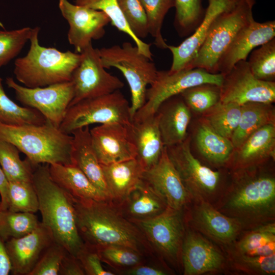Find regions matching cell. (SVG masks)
Wrapping results in <instances>:
<instances>
[{"label": "cell", "instance_id": "cell-1", "mask_svg": "<svg viewBox=\"0 0 275 275\" xmlns=\"http://www.w3.org/2000/svg\"><path fill=\"white\" fill-rule=\"evenodd\" d=\"M265 164L231 171L230 184L213 205L243 232L274 222L275 177Z\"/></svg>", "mask_w": 275, "mask_h": 275}, {"label": "cell", "instance_id": "cell-2", "mask_svg": "<svg viewBox=\"0 0 275 275\" xmlns=\"http://www.w3.org/2000/svg\"><path fill=\"white\" fill-rule=\"evenodd\" d=\"M72 200L78 231L86 245L94 249L119 245L140 253L142 232L109 201Z\"/></svg>", "mask_w": 275, "mask_h": 275}, {"label": "cell", "instance_id": "cell-3", "mask_svg": "<svg viewBox=\"0 0 275 275\" xmlns=\"http://www.w3.org/2000/svg\"><path fill=\"white\" fill-rule=\"evenodd\" d=\"M32 183L36 191L41 223L54 241L76 257L85 246L76 226L73 201L52 179L48 164L34 167Z\"/></svg>", "mask_w": 275, "mask_h": 275}, {"label": "cell", "instance_id": "cell-4", "mask_svg": "<svg viewBox=\"0 0 275 275\" xmlns=\"http://www.w3.org/2000/svg\"><path fill=\"white\" fill-rule=\"evenodd\" d=\"M0 139L15 146L33 166L54 163L73 165L72 134L63 132L47 120L39 125L0 123Z\"/></svg>", "mask_w": 275, "mask_h": 275}, {"label": "cell", "instance_id": "cell-5", "mask_svg": "<svg viewBox=\"0 0 275 275\" xmlns=\"http://www.w3.org/2000/svg\"><path fill=\"white\" fill-rule=\"evenodd\" d=\"M39 31V27L34 28L28 53L15 61L16 78L31 88L71 81L72 73L80 62V53L41 46Z\"/></svg>", "mask_w": 275, "mask_h": 275}, {"label": "cell", "instance_id": "cell-6", "mask_svg": "<svg viewBox=\"0 0 275 275\" xmlns=\"http://www.w3.org/2000/svg\"><path fill=\"white\" fill-rule=\"evenodd\" d=\"M255 0H240L214 20L196 56L186 69L202 68L219 73L218 62L239 31L253 21Z\"/></svg>", "mask_w": 275, "mask_h": 275}, {"label": "cell", "instance_id": "cell-7", "mask_svg": "<svg viewBox=\"0 0 275 275\" xmlns=\"http://www.w3.org/2000/svg\"><path fill=\"white\" fill-rule=\"evenodd\" d=\"M101 64L105 69L117 68L123 73L130 87L132 120L144 104L147 86L155 79L158 70L153 60L141 53L130 42L99 49Z\"/></svg>", "mask_w": 275, "mask_h": 275}, {"label": "cell", "instance_id": "cell-8", "mask_svg": "<svg viewBox=\"0 0 275 275\" xmlns=\"http://www.w3.org/2000/svg\"><path fill=\"white\" fill-rule=\"evenodd\" d=\"M191 138L166 147L168 156L177 170L192 200H201L214 205L225 189L223 175L203 164L193 154Z\"/></svg>", "mask_w": 275, "mask_h": 275}, {"label": "cell", "instance_id": "cell-9", "mask_svg": "<svg viewBox=\"0 0 275 275\" xmlns=\"http://www.w3.org/2000/svg\"><path fill=\"white\" fill-rule=\"evenodd\" d=\"M131 122L130 105L119 90L69 107L59 129L71 134L74 130L92 124L119 123L128 125Z\"/></svg>", "mask_w": 275, "mask_h": 275}, {"label": "cell", "instance_id": "cell-10", "mask_svg": "<svg viewBox=\"0 0 275 275\" xmlns=\"http://www.w3.org/2000/svg\"><path fill=\"white\" fill-rule=\"evenodd\" d=\"M223 80L221 73H211L202 68L174 72L158 71L155 79L147 89L144 104L135 113L131 121H139L154 115L164 101L189 88L203 84L221 87Z\"/></svg>", "mask_w": 275, "mask_h": 275}, {"label": "cell", "instance_id": "cell-11", "mask_svg": "<svg viewBox=\"0 0 275 275\" xmlns=\"http://www.w3.org/2000/svg\"><path fill=\"white\" fill-rule=\"evenodd\" d=\"M80 54V62L71 79L74 96L69 107L85 99L110 94L124 87L123 81L105 70L99 49L94 48L92 44Z\"/></svg>", "mask_w": 275, "mask_h": 275}, {"label": "cell", "instance_id": "cell-12", "mask_svg": "<svg viewBox=\"0 0 275 275\" xmlns=\"http://www.w3.org/2000/svg\"><path fill=\"white\" fill-rule=\"evenodd\" d=\"M6 83L14 91L16 99L21 104L37 110L47 121L59 128L73 98L71 81L31 88L18 84L9 77Z\"/></svg>", "mask_w": 275, "mask_h": 275}, {"label": "cell", "instance_id": "cell-13", "mask_svg": "<svg viewBox=\"0 0 275 275\" xmlns=\"http://www.w3.org/2000/svg\"><path fill=\"white\" fill-rule=\"evenodd\" d=\"M220 90L222 102L241 105L248 102L273 103L275 101V81L256 78L246 60L238 62L223 75Z\"/></svg>", "mask_w": 275, "mask_h": 275}, {"label": "cell", "instance_id": "cell-14", "mask_svg": "<svg viewBox=\"0 0 275 275\" xmlns=\"http://www.w3.org/2000/svg\"><path fill=\"white\" fill-rule=\"evenodd\" d=\"M181 212L167 207L154 217L132 221L162 255L174 262L181 256L185 232Z\"/></svg>", "mask_w": 275, "mask_h": 275}, {"label": "cell", "instance_id": "cell-15", "mask_svg": "<svg viewBox=\"0 0 275 275\" xmlns=\"http://www.w3.org/2000/svg\"><path fill=\"white\" fill-rule=\"evenodd\" d=\"M59 6L69 25L68 40L76 53H80L93 40L102 38L105 27L111 22L109 17L101 11L73 5L67 0H59Z\"/></svg>", "mask_w": 275, "mask_h": 275}, {"label": "cell", "instance_id": "cell-16", "mask_svg": "<svg viewBox=\"0 0 275 275\" xmlns=\"http://www.w3.org/2000/svg\"><path fill=\"white\" fill-rule=\"evenodd\" d=\"M188 211L189 226L223 246L232 245L243 230L234 218L218 211L211 204L191 200Z\"/></svg>", "mask_w": 275, "mask_h": 275}, {"label": "cell", "instance_id": "cell-17", "mask_svg": "<svg viewBox=\"0 0 275 275\" xmlns=\"http://www.w3.org/2000/svg\"><path fill=\"white\" fill-rule=\"evenodd\" d=\"M90 132L92 146L101 164L136 158V149L127 125L100 124Z\"/></svg>", "mask_w": 275, "mask_h": 275}, {"label": "cell", "instance_id": "cell-18", "mask_svg": "<svg viewBox=\"0 0 275 275\" xmlns=\"http://www.w3.org/2000/svg\"><path fill=\"white\" fill-rule=\"evenodd\" d=\"M185 230L181 257L184 275H199L219 271L227 260L223 253L208 239L188 227Z\"/></svg>", "mask_w": 275, "mask_h": 275}, {"label": "cell", "instance_id": "cell-19", "mask_svg": "<svg viewBox=\"0 0 275 275\" xmlns=\"http://www.w3.org/2000/svg\"><path fill=\"white\" fill-rule=\"evenodd\" d=\"M143 180L161 197L169 208L182 210L192 200L168 156L166 146L158 162L144 171Z\"/></svg>", "mask_w": 275, "mask_h": 275}, {"label": "cell", "instance_id": "cell-20", "mask_svg": "<svg viewBox=\"0 0 275 275\" xmlns=\"http://www.w3.org/2000/svg\"><path fill=\"white\" fill-rule=\"evenodd\" d=\"M54 241L50 231L40 222L28 234L5 242L14 275H29L45 250Z\"/></svg>", "mask_w": 275, "mask_h": 275}, {"label": "cell", "instance_id": "cell-21", "mask_svg": "<svg viewBox=\"0 0 275 275\" xmlns=\"http://www.w3.org/2000/svg\"><path fill=\"white\" fill-rule=\"evenodd\" d=\"M275 36V21L258 22L254 20L243 28L221 58L218 72L224 75L238 62L246 60L249 54L256 47Z\"/></svg>", "mask_w": 275, "mask_h": 275}, {"label": "cell", "instance_id": "cell-22", "mask_svg": "<svg viewBox=\"0 0 275 275\" xmlns=\"http://www.w3.org/2000/svg\"><path fill=\"white\" fill-rule=\"evenodd\" d=\"M208 5L203 18L194 33L179 45H168L173 62L169 70L174 72L186 69L196 56L212 23L224 11L235 6L240 0H208Z\"/></svg>", "mask_w": 275, "mask_h": 275}, {"label": "cell", "instance_id": "cell-23", "mask_svg": "<svg viewBox=\"0 0 275 275\" xmlns=\"http://www.w3.org/2000/svg\"><path fill=\"white\" fill-rule=\"evenodd\" d=\"M275 156V125L261 127L235 149L226 168L231 171L266 164Z\"/></svg>", "mask_w": 275, "mask_h": 275}, {"label": "cell", "instance_id": "cell-24", "mask_svg": "<svg viewBox=\"0 0 275 275\" xmlns=\"http://www.w3.org/2000/svg\"><path fill=\"white\" fill-rule=\"evenodd\" d=\"M156 114L164 146L180 143L187 138L192 113L180 94L164 101Z\"/></svg>", "mask_w": 275, "mask_h": 275}, {"label": "cell", "instance_id": "cell-25", "mask_svg": "<svg viewBox=\"0 0 275 275\" xmlns=\"http://www.w3.org/2000/svg\"><path fill=\"white\" fill-rule=\"evenodd\" d=\"M127 126L136 149V158L147 170L158 162L164 147L157 116L155 113L141 120L131 121Z\"/></svg>", "mask_w": 275, "mask_h": 275}, {"label": "cell", "instance_id": "cell-26", "mask_svg": "<svg viewBox=\"0 0 275 275\" xmlns=\"http://www.w3.org/2000/svg\"><path fill=\"white\" fill-rule=\"evenodd\" d=\"M71 134L73 136L71 150L73 165L77 167L110 200L101 166L92 146L89 126L76 129Z\"/></svg>", "mask_w": 275, "mask_h": 275}, {"label": "cell", "instance_id": "cell-27", "mask_svg": "<svg viewBox=\"0 0 275 275\" xmlns=\"http://www.w3.org/2000/svg\"><path fill=\"white\" fill-rule=\"evenodd\" d=\"M101 166L111 201L121 204L143 180L144 170L136 158Z\"/></svg>", "mask_w": 275, "mask_h": 275}, {"label": "cell", "instance_id": "cell-28", "mask_svg": "<svg viewBox=\"0 0 275 275\" xmlns=\"http://www.w3.org/2000/svg\"><path fill=\"white\" fill-rule=\"evenodd\" d=\"M194 140L201 155L216 167H227L235 148L228 138L216 132L202 117L198 120Z\"/></svg>", "mask_w": 275, "mask_h": 275}, {"label": "cell", "instance_id": "cell-29", "mask_svg": "<svg viewBox=\"0 0 275 275\" xmlns=\"http://www.w3.org/2000/svg\"><path fill=\"white\" fill-rule=\"evenodd\" d=\"M49 171L53 181L72 199L110 201L76 166L50 164Z\"/></svg>", "mask_w": 275, "mask_h": 275}, {"label": "cell", "instance_id": "cell-30", "mask_svg": "<svg viewBox=\"0 0 275 275\" xmlns=\"http://www.w3.org/2000/svg\"><path fill=\"white\" fill-rule=\"evenodd\" d=\"M121 204L131 221L154 217L168 207L161 197L143 180Z\"/></svg>", "mask_w": 275, "mask_h": 275}, {"label": "cell", "instance_id": "cell-31", "mask_svg": "<svg viewBox=\"0 0 275 275\" xmlns=\"http://www.w3.org/2000/svg\"><path fill=\"white\" fill-rule=\"evenodd\" d=\"M241 107L240 121L231 138L235 149L261 127L275 125V109L272 103L248 102Z\"/></svg>", "mask_w": 275, "mask_h": 275}, {"label": "cell", "instance_id": "cell-32", "mask_svg": "<svg viewBox=\"0 0 275 275\" xmlns=\"http://www.w3.org/2000/svg\"><path fill=\"white\" fill-rule=\"evenodd\" d=\"M0 77V123L20 126L39 125L46 120L37 110L30 107L22 106L12 101L6 94Z\"/></svg>", "mask_w": 275, "mask_h": 275}, {"label": "cell", "instance_id": "cell-33", "mask_svg": "<svg viewBox=\"0 0 275 275\" xmlns=\"http://www.w3.org/2000/svg\"><path fill=\"white\" fill-rule=\"evenodd\" d=\"M75 5L101 11L109 18L111 23L119 31L128 35L140 52L152 60L151 44L136 37L129 29L119 8L117 0H75Z\"/></svg>", "mask_w": 275, "mask_h": 275}, {"label": "cell", "instance_id": "cell-34", "mask_svg": "<svg viewBox=\"0 0 275 275\" xmlns=\"http://www.w3.org/2000/svg\"><path fill=\"white\" fill-rule=\"evenodd\" d=\"M20 151L11 143L0 139V166L8 182H32L35 166L21 159Z\"/></svg>", "mask_w": 275, "mask_h": 275}, {"label": "cell", "instance_id": "cell-35", "mask_svg": "<svg viewBox=\"0 0 275 275\" xmlns=\"http://www.w3.org/2000/svg\"><path fill=\"white\" fill-rule=\"evenodd\" d=\"M241 114V105L219 101L201 117L216 132L231 140L239 124Z\"/></svg>", "mask_w": 275, "mask_h": 275}, {"label": "cell", "instance_id": "cell-36", "mask_svg": "<svg viewBox=\"0 0 275 275\" xmlns=\"http://www.w3.org/2000/svg\"><path fill=\"white\" fill-rule=\"evenodd\" d=\"M40 223L35 213L1 210L0 237L4 242L21 237L34 230Z\"/></svg>", "mask_w": 275, "mask_h": 275}, {"label": "cell", "instance_id": "cell-37", "mask_svg": "<svg viewBox=\"0 0 275 275\" xmlns=\"http://www.w3.org/2000/svg\"><path fill=\"white\" fill-rule=\"evenodd\" d=\"M220 87L203 84L189 88L180 95L191 113L202 115L220 101Z\"/></svg>", "mask_w": 275, "mask_h": 275}, {"label": "cell", "instance_id": "cell-38", "mask_svg": "<svg viewBox=\"0 0 275 275\" xmlns=\"http://www.w3.org/2000/svg\"><path fill=\"white\" fill-rule=\"evenodd\" d=\"M39 203L36 191L32 182H9L8 210L35 213Z\"/></svg>", "mask_w": 275, "mask_h": 275}, {"label": "cell", "instance_id": "cell-39", "mask_svg": "<svg viewBox=\"0 0 275 275\" xmlns=\"http://www.w3.org/2000/svg\"><path fill=\"white\" fill-rule=\"evenodd\" d=\"M248 62L252 73L256 78L275 81L274 38L253 50Z\"/></svg>", "mask_w": 275, "mask_h": 275}, {"label": "cell", "instance_id": "cell-40", "mask_svg": "<svg viewBox=\"0 0 275 275\" xmlns=\"http://www.w3.org/2000/svg\"><path fill=\"white\" fill-rule=\"evenodd\" d=\"M145 11L149 34L154 39L155 45L159 48L166 49L168 45L164 40L161 28L168 11L175 7L174 0H140Z\"/></svg>", "mask_w": 275, "mask_h": 275}, {"label": "cell", "instance_id": "cell-41", "mask_svg": "<svg viewBox=\"0 0 275 275\" xmlns=\"http://www.w3.org/2000/svg\"><path fill=\"white\" fill-rule=\"evenodd\" d=\"M175 26L181 36L188 35L198 28L205 13L202 0H174Z\"/></svg>", "mask_w": 275, "mask_h": 275}, {"label": "cell", "instance_id": "cell-42", "mask_svg": "<svg viewBox=\"0 0 275 275\" xmlns=\"http://www.w3.org/2000/svg\"><path fill=\"white\" fill-rule=\"evenodd\" d=\"M229 261L236 270L252 274H274L275 253L266 256H250L229 252Z\"/></svg>", "mask_w": 275, "mask_h": 275}, {"label": "cell", "instance_id": "cell-43", "mask_svg": "<svg viewBox=\"0 0 275 275\" xmlns=\"http://www.w3.org/2000/svg\"><path fill=\"white\" fill-rule=\"evenodd\" d=\"M34 28L25 27L12 31H0V67L8 64L30 40Z\"/></svg>", "mask_w": 275, "mask_h": 275}, {"label": "cell", "instance_id": "cell-44", "mask_svg": "<svg viewBox=\"0 0 275 275\" xmlns=\"http://www.w3.org/2000/svg\"><path fill=\"white\" fill-rule=\"evenodd\" d=\"M246 232L241 238L233 244V249L230 250L229 252L248 255L260 246L275 241L274 222L263 225Z\"/></svg>", "mask_w": 275, "mask_h": 275}, {"label": "cell", "instance_id": "cell-45", "mask_svg": "<svg viewBox=\"0 0 275 275\" xmlns=\"http://www.w3.org/2000/svg\"><path fill=\"white\" fill-rule=\"evenodd\" d=\"M122 14L134 35L146 38L149 34L145 11L140 0H117Z\"/></svg>", "mask_w": 275, "mask_h": 275}, {"label": "cell", "instance_id": "cell-46", "mask_svg": "<svg viewBox=\"0 0 275 275\" xmlns=\"http://www.w3.org/2000/svg\"><path fill=\"white\" fill-rule=\"evenodd\" d=\"M96 250L101 260L118 266H134L141 261L140 253L127 247L107 245Z\"/></svg>", "mask_w": 275, "mask_h": 275}, {"label": "cell", "instance_id": "cell-47", "mask_svg": "<svg viewBox=\"0 0 275 275\" xmlns=\"http://www.w3.org/2000/svg\"><path fill=\"white\" fill-rule=\"evenodd\" d=\"M67 251L53 241L44 252L29 275L59 274L61 264Z\"/></svg>", "mask_w": 275, "mask_h": 275}, {"label": "cell", "instance_id": "cell-48", "mask_svg": "<svg viewBox=\"0 0 275 275\" xmlns=\"http://www.w3.org/2000/svg\"><path fill=\"white\" fill-rule=\"evenodd\" d=\"M86 274L114 275L113 272L105 270L102 266L101 259L93 248L85 244V246L77 256Z\"/></svg>", "mask_w": 275, "mask_h": 275}, {"label": "cell", "instance_id": "cell-49", "mask_svg": "<svg viewBox=\"0 0 275 275\" xmlns=\"http://www.w3.org/2000/svg\"><path fill=\"white\" fill-rule=\"evenodd\" d=\"M84 274L85 271L78 258L67 252L61 264L59 275Z\"/></svg>", "mask_w": 275, "mask_h": 275}, {"label": "cell", "instance_id": "cell-50", "mask_svg": "<svg viewBox=\"0 0 275 275\" xmlns=\"http://www.w3.org/2000/svg\"><path fill=\"white\" fill-rule=\"evenodd\" d=\"M131 275H164L166 272L161 269L147 265H136L127 271Z\"/></svg>", "mask_w": 275, "mask_h": 275}, {"label": "cell", "instance_id": "cell-51", "mask_svg": "<svg viewBox=\"0 0 275 275\" xmlns=\"http://www.w3.org/2000/svg\"><path fill=\"white\" fill-rule=\"evenodd\" d=\"M11 264L6 251L5 242L0 237V275L11 273Z\"/></svg>", "mask_w": 275, "mask_h": 275}, {"label": "cell", "instance_id": "cell-52", "mask_svg": "<svg viewBox=\"0 0 275 275\" xmlns=\"http://www.w3.org/2000/svg\"><path fill=\"white\" fill-rule=\"evenodd\" d=\"M9 182L0 166V207L2 210L8 209V190Z\"/></svg>", "mask_w": 275, "mask_h": 275}, {"label": "cell", "instance_id": "cell-53", "mask_svg": "<svg viewBox=\"0 0 275 275\" xmlns=\"http://www.w3.org/2000/svg\"><path fill=\"white\" fill-rule=\"evenodd\" d=\"M275 253V241L265 243L250 252V256H266Z\"/></svg>", "mask_w": 275, "mask_h": 275}, {"label": "cell", "instance_id": "cell-54", "mask_svg": "<svg viewBox=\"0 0 275 275\" xmlns=\"http://www.w3.org/2000/svg\"><path fill=\"white\" fill-rule=\"evenodd\" d=\"M0 204H1V203H0ZM2 210V209H1V207H0V211Z\"/></svg>", "mask_w": 275, "mask_h": 275}]
</instances>
